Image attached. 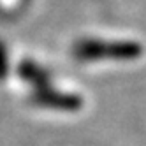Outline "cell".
<instances>
[{
	"instance_id": "3",
	"label": "cell",
	"mask_w": 146,
	"mask_h": 146,
	"mask_svg": "<svg viewBox=\"0 0 146 146\" xmlns=\"http://www.w3.org/2000/svg\"><path fill=\"white\" fill-rule=\"evenodd\" d=\"M5 51H4V48L0 46V78H2L4 74H5Z\"/></svg>"
},
{
	"instance_id": "2",
	"label": "cell",
	"mask_w": 146,
	"mask_h": 146,
	"mask_svg": "<svg viewBox=\"0 0 146 146\" xmlns=\"http://www.w3.org/2000/svg\"><path fill=\"white\" fill-rule=\"evenodd\" d=\"M34 99L37 104L49 106V108H60V109H76L81 104L79 97L67 95V93H56L53 90H44V92L37 93Z\"/></svg>"
},
{
	"instance_id": "1",
	"label": "cell",
	"mask_w": 146,
	"mask_h": 146,
	"mask_svg": "<svg viewBox=\"0 0 146 146\" xmlns=\"http://www.w3.org/2000/svg\"><path fill=\"white\" fill-rule=\"evenodd\" d=\"M143 53L139 42L130 40H100L86 39L79 40L74 48V55L83 62H99V60H134Z\"/></svg>"
}]
</instances>
